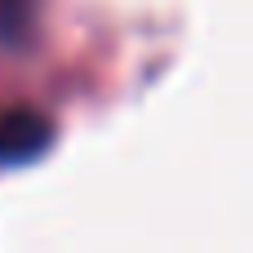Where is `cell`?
Returning a JSON list of instances; mask_svg holds the SVG:
<instances>
[{"instance_id":"1","label":"cell","mask_w":253,"mask_h":253,"mask_svg":"<svg viewBox=\"0 0 253 253\" xmlns=\"http://www.w3.org/2000/svg\"><path fill=\"white\" fill-rule=\"evenodd\" d=\"M49 147V120L36 111H4L0 116V165H27Z\"/></svg>"}]
</instances>
